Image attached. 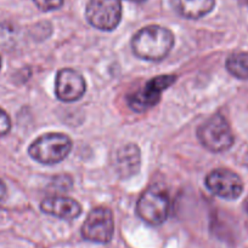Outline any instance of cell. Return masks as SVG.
Wrapping results in <instances>:
<instances>
[{
    "label": "cell",
    "instance_id": "6da1fadb",
    "mask_svg": "<svg viewBox=\"0 0 248 248\" xmlns=\"http://www.w3.org/2000/svg\"><path fill=\"white\" fill-rule=\"evenodd\" d=\"M174 46V34L168 28L152 24L141 28L131 39V50L138 58L158 62L167 57Z\"/></svg>",
    "mask_w": 248,
    "mask_h": 248
},
{
    "label": "cell",
    "instance_id": "7a4b0ae2",
    "mask_svg": "<svg viewBox=\"0 0 248 248\" xmlns=\"http://www.w3.org/2000/svg\"><path fill=\"white\" fill-rule=\"evenodd\" d=\"M72 147V140L65 133H45L29 145L28 154L39 164L51 166L63 161Z\"/></svg>",
    "mask_w": 248,
    "mask_h": 248
},
{
    "label": "cell",
    "instance_id": "3957f363",
    "mask_svg": "<svg viewBox=\"0 0 248 248\" xmlns=\"http://www.w3.org/2000/svg\"><path fill=\"white\" fill-rule=\"evenodd\" d=\"M199 143L212 153H224L233 144V135L228 120L220 114L204 121L197 130Z\"/></svg>",
    "mask_w": 248,
    "mask_h": 248
},
{
    "label": "cell",
    "instance_id": "277c9868",
    "mask_svg": "<svg viewBox=\"0 0 248 248\" xmlns=\"http://www.w3.org/2000/svg\"><path fill=\"white\" fill-rule=\"evenodd\" d=\"M170 211V200L167 191L158 186L146 189L136 203V213L147 224L157 227L167 220Z\"/></svg>",
    "mask_w": 248,
    "mask_h": 248
},
{
    "label": "cell",
    "instance_id": "5b68a950",
    "mask_svg": "<svg viewBox=\"0 0 248 248\" xmlns=\"http://www.w3.org/2000/svg\"><path fill=\"white\" fill-rule=\"evenodd\" d=\"M83 239L94 244H108L114 234L113 213L105 206L92 208L83 223Z\"/></svg>",
    "mask_w": 248,
    "mask_h": 248
},
{
    "label": "cell",
    "instance_id": "8992f818",
    "mask_svg": "<svg viewBox=\"0 0 248 248\" xmlns=\"http://www.w3.org/2000/svg\"><path fill=\"white\" fill-rule=\"evenodd\" d=\"M85 17L90 26L99 31H114L122 21L121 0H89Z\"/></svg>",
    "mask_w": 248,
    "mask_h": 248
},
{
    "label": "cell",
    "instance_id": "52a82bcc",
    "mask_svg": "<svg viewBox=\"0 0 248 248\" xmlns=\"http://www.w3.org/2000/svg\"><path fill=\"white\" fill-rule=\"evenodd\" d=\"M177 81L175 75H158L148 80L142 89L128 97V106L135 113H145L160 101L162 92Z\"/></svg>",
    "mask_w": 248,
    "mask_h": 248
},
{
    "label": "cell",
    "instance_id": "ba28073f",
    "mask_svg": "<svg viewBox=\"0 0 248 248\" xmlns=\"http://www.w3.org/2000/svg\"><path fill=\"white\" fill-rule=\"evenodd\" d=\"M206 186L212 194L224 200H236L243 193V182L237 173L228 169H216L206 177Z\"/></svg>",
    "mask_w": 248,
    "mask_h": 248
},
{
    "label": "cell",
    "instance_id": "9c48e42d",
    "mask_svg": "<svg viewBox=\"0 0 248 248\" xmlns=\"http://www.w3.org/2000/svg\"><path fill=\"white\" fill-rule=\"evenodd\" d=\"M87 91V81L78 70L63 68L56 74L55 94L61 102L72 103L84 96Z\"/></svg>",
    "mask_w": 248,
    "mask_h": 248
},
{
    "label": "cell",
    "instance_id": "30bf717a",
    "mask_svg": "<svg viewBox=\"0 0 248 248\" xmlns=\"http://www.w3.org/2000/svg\"><path fill=\"white\" fill-rule=\"evenodd\" d=\"M43 213L63 220L77 219L82 215V206L77 200L67 196H51L40 203Z\"/></svg>",
    "mask_w": 248,
    "mask_h": 248
},
{
    "label": "cell",
    "instance_id": "8fae6325",
    "mask_svg": "<svg viewBox=\"0 0 248 248\" xmlns=\"http://www.w3.org/2000/svg\"><path fill=\"white\" fill-rule=\"evenodd\" d=\"M141 167V153L136 144L129 143L117 150L116 154V169L121 177L129 178L140 171Z\"/></svg>",
    "mask_w": 248,
    "mask_h": 248
},
{
    "label": "cell",
    "instance_id": "7c38bea8",
    "mask_svg": "<svg viewBox=\"0 0 248 248\" xmlns=\"http://www.w3.org/2000/svg\"><path fill=\"white\" fill-rule=\"evenodd\" d=\"M173 10L187 19H199L213 11L215 0H170Z\"/></svg>",
    "mask_w": 248,
    "mask_h": 248
},
{
    "label": "cell",
    "instance_id": "4fadbf2b",
    "mask_svg": "<svg viewBox=\"0 0 248 248\" xmlns=\"http://www.w3.org/2000/svg\"><path fill=\"white\" fill-rule=\"evenodd\" d=\"M226 69L232 77L241 80L248 79V52H237L226 60Z\"/></svg>",
    "mask_w": 248,
    "mask_h": 248
},
{
    "label": "cell",
    "instance_id": "5bb4252c",
    "mask_svg": "<svg viewBox=\"0 0 248 248\" xmlns=\"http://www.w3.org/2000/svg\"><path fill=\"white\" fill-rule=\"evenodd\" d=\"M33 1L40 11L49 12L60 9L63 2H65V0H33Z\"/></svg>",
    "mask_w": 248,
    "mask_h": 248
},
{
    "label": "cell",
    "instance_id": "9a60e30c",
    "mask_svg": "<svg viewBox=\"0 0 248 248\" xmlns=\"http://www.w3.org/2000/svg\"><path fill=\"white\" fill-rule=\"evenodd\" d=\"M11 130V119L4 109L0 108V137L7 135Z\"/></svg>",
    "mask_w": 248,
    "mask_h": 248
},
{
    "label": "cell",
    "instance_id": "2e32d148",
    "mask_svg": "<svg viewBox=\"0 0 248 248\" xmlns=\"http://www.w3.org/2000/svg\"><path fill=\"white\" fill-rule=\"evenodd\" d=\"M5 195H6V186H5L4 182L0 179V202H1L2 199L5 198Z\"/></svg>",
    "mask_w": 248,
    "mask_h": 248
},
{
    "label": "cell",
    "instance_id": "e0dca14e",
    "mask_svg": "<svg viewBox=\"0 0 248 248\" xmlns=\"http://www.w3.org/2000/svg\"><path fill=\"white\" fill-rule=\"evenodd\" d=\"M245 164H246V166L248 167V153H247V154H246V157H245Z\"/></svg>",
    "mask_w": 248,
    "mask_h": 248
},
{
    "label": "cell",
    "instance_id": "ac0fdd59",
    "mask_svg": "<svg viewBox=\"0 0 248 248\" xmlns=\"http://www.w3.org/2000/svg\"><path fill=\"white\" fill-rule=\"evenodd\" d=\"M129 1H135V2H141V1H145V0H129Z\"/></svg>",
    "mask_w": 248,
    "mask_h": 248
},
{
    "label": "cell",
    "instance_id": "d6986e66",
    "mask_svg": "<svg viewBox=\"0 0 248 248\" xmlns=\"http://www.w3.org/2000/svg\"><path fill=\"white\" fill-rule=\"evenodd\" d=\"M1 63H2L1 62V57H0V69H1Z\"/></svg>",
    "mask_w": 248,
    "mask_h": 248
},
{
    "label": "cell",
    "instance_id": "ffe728a7",
    "mask_svg": "<svg viewBox=\"0 0 248 248\" xmlns=\"http://www.w3.org/2000/svg\"><path fill=\"white\" fill-rule=\"evenodd\" d=\"M247 210H248V201H247Z\"/></svg>",
    "mask_w": 248,
    "mask_h": 248
}]
</instances>
